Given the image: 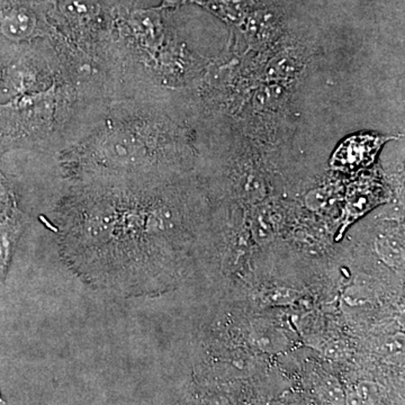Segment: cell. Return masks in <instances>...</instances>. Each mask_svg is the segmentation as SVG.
Returning a JSON list of instances; mask_svg holds the SVG:
<instances>
[{
  "label": "cell",
  "mask_w": 405,
  "mask_h": 405,
  "mask_svg": "<svg viewBox=\"0 0 405 405\" xmlns=\"http://www.w3.org/2000/svg\"><path fill=\"white\" fill-rule=\"evenodd\" d=\"M391 137L358 135L344 141L331 158V166L340 170H355L371 164Z\"/></svg>",
  "instance_id": "6da1fadb"
},
{
  "label": "cell",
  "mask_w": 405,
  "mask_h": 405,
  "mask_svg": "<svg viewBox=\"0 0 405 405\" xmlns=\"http://www.w3.org/2000/svg\"><path fill=\"white\" fill-rule=\"evenodd\" d=\"M5 31L12 37H28L33 31L34 23L31 17L25 12H14L7 17L3 23Z\"/></svg>",
  "instance_id": "277c9868"
},
{
  "label": "cell",
  "mask_w": 405,
  "mask_h": 405,
  "mask_svg": "<svg viewBox=\"0 0 405 405\" xmlns=\"http://www.w3.org/2000/svg\"><path fill=\"white\" fill-rule=\"evenodd\" d=\"M378 257L391 267H401L404 261L403 242L394 237H379L375 242Z\"/></svg>",
  "instance_id": "7a4b0ae2"
},
{
  "label": "cell",
  "mask_w": 405,
  "mask_h": 405,
  "mask_svg": "<svg viewBox=\"0 0 405 405\" xmlns=\"http://www.w3.org/2000/svg\"><path fill=\"white\" fill-rule=\"evenodd\" d=\"M321 393L333 405L346 404V392L342 385L339 384V382L333 377L326 378L321 386Z\"/></svg>",
  "instance_id": "5b68a950"
},
{
  "label": "cell",
  "mask_w": 405,
  "mask_h": 405,
  "mask_svg": "<svg viewBox=\"0 0 405 405\" xmlns=\"http://www.w3.org/2000/svg\"><path fill=\"white\" fill-rule=\"evenodd\" d=\"M266 405H283V404H281V403H279V402H270V403H268V404H266Z\"/></svg>",
  "instance_id": "8fae6325"
},
{
  "label": "cell",
  "mask_w": 405,
  "mask_h": 405,
  "mask_svg": "<svg viewBox=\"0 0 405 405\" xmlns=\"http://www.w3.org/2000/svg\"><path fill=\"white\" fill-rule=\"evenodd\" d=\"M253 342L264 350H277L283 348L286 338L279 331L271 328L256 329L253 333Z\"/></svg>",
  "instance_id": "3957f363"
},
{
  "label": "cell",
  "mask_w": 405,
  "mask_h": 405,
  "mask_svg": "<svg viewBox=\"0 0 405 405\" xmlns=\"http://www.w3.org/2000/svg\"><path fill=\"white\" fill-rule=\"evenodd\" d=\"M274 67L269 71L273 76L285 77L287 75H290L294 70V64L292 60H277L274 61Z\"/></svg>",
  "instance_id": "ba28073f"
},
{
  "label": "cell",
  "mask_w": 405,
  "mask_h": 405,
  "mask_svg": "<svg viewBox=\"0 0 405 405\" xmlns=\"http://www.w3.org/2000/svg\"><path fill=\"white\" fill-rule=\"evenodd\" d=\"M68 12H70L71 15L76 16L77 19H83L85 16H88V7L85 3H81L79 0H70L69 3L66 5Z\"/></svg>",
  "instance_id": "9c48e42d"
},
{
  "label": "cell",
  "mask_w": 405,
  "mask_h": 405,
  "mask_svg": "<svg viewBox=\"0 0 405 405\" xmlns=\"http://www.w3.org/2000/svg\"><path fill=\"white\" fill-rule=\"evenodd\" d=\"M353 390L363 405H375L379 399V388L374 382H360Z\"/></svg>",
  "instance_id": "8992f818"
},
{
  "label": "cell",
  "mask_w": 405,
  "mask_h": 405,
  "mask_svg": "<svg viewBox=\"0 0 405 405\" xmlns=\"http://www.w3.org/2000/svg\"><path fill=\"white\" fill-rule=\"evenodd\" d=\"M371 293L365 287L353 286L348 288L344 293V301L351 306L365 305L371 301Z\"/></svg>",
  "instance_id": "52a82bcc"
},
{
  "label": "cell",
  "mask_w": 405,
  "mask_h": 405,
  "mask_svg": "<svg viewBox=\"0 0 405 405\" xmlns=\"http://www.w3.org/2000/svg\"><path fill=\"white\" fill-rule=\"evenodd\" d=\"M368 205V198L366 195L355 196L353 203H351V210L353 213H362L367 208Z\"/></svg>",
  "instance_id": "30bf717a"
}]
</instances>
